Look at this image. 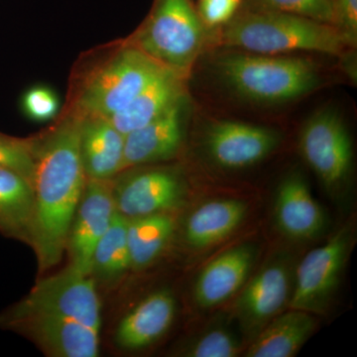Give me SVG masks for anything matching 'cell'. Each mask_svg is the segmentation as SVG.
Segmentation results:
<instances>
[{
    "instance_id": "6da1fadb",
    "label": "cell",
    "mask_w": 357,
    "mask_h": 357,
    "mask_svg": "<svg viewBox=\"0 0 357 357\" xmlns=\"http://www.w3.org/2000/svg\"><path fill=\"white\" fill-rule=\"evenodd\" d=\"M82 121L81 114L68 117L42 141H37L32 181L31 248L41 272L62 260L70 225L88 178L81 156Z\"/></svg>"
},
{
    "instance_id": "7a4b0ae2",
    "label": "cell",
    "mask_w": 357,
    "mask_h": 357,
    "mask_svg": "<svg viewBox=\"0 0 357 357\" xmlns=\"http://www.w3.org/2000/svg\"><path fill=\"white\" fill-rule=\"evenodd\" d=\"M218 42L229 48L265 55L303 51L342 56L356 46L335 25L294 14L244 8L223 26Z\"/></svg>"
},
{
    "instance_id": "3957f363",
    "label": "cell",
    "mask_w": 357,
    "mask_h": 357,
    "mask_svg": "<svg viewBox=\"0 0 357 357\" xmlns=\"http://www.w3.org/2000/svg\"><path fill=\"white\" fill-rule=\"evenodd\" d=\"M215 68L234 93L260 103L297 100L321 82L316 63L293 56L236 52L218 57Z\"/></svg>"
},
{
    "instance_id": "277c9868",
    "label": "cell",
    "mask_w": 357,
    "mask_h": 357,
    "mask_svg": "<svg viewBox=\"0 0 357 357\" xmlns=\"http://www.w3.org/2000/svg\"><path fill=\"white\" fill-rule=\"evenodd\" d=\"M206 30L191 0H155L129 44L187 79L203 52Z\"/></svg>"
},
{
    "instance_id": "5b68a950",
    "label": "cell",
    "mask_w": 357,
    "mask_h": 357,
    "mask_svg": "<svg viewBox=\"0 0 357 357\" xmlns=\"http://www.w3.org/2000/svg\"><path fill=\"white\" fill-rule=\"evenodd\" d=\"M165 69L128 44L89 79L77 100L79 114L112 116L128 107Z\"/></svg>"
},
{
    "instance_id": "8992f818",
    "label": "cell",
    "mask_w": 357,
    "mask_h": 357,
    "mask_svg": "<svg viewBox=\"0 0 357 357\" xmlns=\"http://www.w3.org/2000/svg\"><path fill=\"white\" fill-rule=\"evenodd\" d=\"M0 326L31 338L50 356L96 357L100 354V333L22 301L0 314Z\"/></svg>"
},
{
    "instance_id": "52a82bcc",
    "label": "cell",
    "mask_w": 357,
    "mask_h": 357,
    "mask_svg": "<svg viewBox=\"0 0 357 357\" xmlns=\"http://www.w3.org/2000/svg\"><path fill=\"white\" fill-rule=\"evenodd\" d=\"M354 243L352 225H344L323 245L312 249L296 272L289 306L321 314L337 292Z\"/></svg>"
},
{
    "instance_id": "ba28073f",
    "label": "cell",
    "mask_w": 357,
    "mask_h": 357,
    "mask_svg": "<svg viewBox=\"0 0 357 357\" xmlns=\"http://www.w3.org/2000/svg\"><path fill=\"white\" fill-rule=\"evenodd\" d=\"M299 146L326 191L337 196L351 176L354 150L351 135L337 110L314 112L303 126Z\"/></svg>"
},
{
    "instance_id": "9c48e42d",
    "label": "cell",
    "mask_w": 357,
    "mask_h": 357,
    "mask_svg": "<svg viewBox=\"0 0 357 357\" xmlns=\"http://www.w3.org/2000/svg\"><path fill=\"white\" fill-rule=\"evenodd\" d=\"M21 301L29 306L57 312L100 333L102 304L95 279L93 275L70 265L58 274L42 279Z\"/></svg>"
},
{
    "instance_id": "30bf717a",
    "label": "cell",
    "mask_w": 357,
    "mask_h": 357,
    "mask_svg": "<svg viewBox=\"0 0 357 357\" xmlns=\"http://www.w3.org/2000/svg\"><path fill=\"white\" fill-rule=\"evenodd\" d=\"M114 187L112 180L86 178L73 218L66 250L69 253L70 266L84 273L91 274V258L96 244L116 213Z\"/></svg>"
},
{
    "instance_id": "8fae6325",
    "label": "cell",
    "mask_w": 357,
    "mask_h": 357,
    "mask_svg": "<svg viewBox=\"0 0 357 357\" xmlns=\"http://www.w3.org/2000/svg\"><path fill=\"white\" fill-rule=\"evenodd\" d=\"M115 210L122 217H146L168 213L182 204L183 178L170 169L155 168L131 174L114 187Z\"/></svg>"
},
{
    "instance_id": "7c38bea8",
    "label": "cell",
    "mask_w": 357,
    "mask_h": 357,
    "mask_svg": "<svg viewBox=\"0 0 357 357\" xmlns=\"http://www.w3.org/2000/svg\"><path fill=\"white\" fill-rule=\"evenodd\" d=\"M280 140V134L273 128L234 121L215 122L204 135L211 158L227 169L255 165L271 154Z\"/></svg>"
},
{
    "instance_id": "4fadbf2b",
    "label": "cell",
    "mask_w": 357,
    "mask_h": 357,
    "mask_svg": "<svg viewBox=\"0 0 357 357\" xmlns=\"http://www.w3.org/2000/svg\"><path fill=\"white\" fill-rule=\"evenodd\" d=\"M293 283L289 268L275 262L263 267L239 294L236 314L244 330L257 335L290 302Z\"/></svg>"
},
{
    "instance_id": "5bb4252c",
    "label": "cell",
    "mask_w": 357,
    "mask_h": 357,
    "mask_svg": "<svg viewBox=\"0 0 357 357\" xmlns=\"http://www.w3.org/2000/svg\"><path fill=\"white\" fill-rule=\"evenodd\" d=\"M187 98L124 136L123 170L172 158L184 139Z\"/></svg>"
},
{
    "instance_id": "9a60e30c",
    "label": "cell",
    "mask_w": 357,
    "mask_h": 357,
    "mask_svg": "<svg viewBox=\"0 0 357 357\" xmlns=\"http://www.w3.org/2000/svg\"><path fill=\"white\" fill-rule=\"evenodd\" d=\"M256 248L241 244L222 253L202 270L194 289L197 304L211 309L238 292L255 265Z\"/></svg>"
},
{
    "instance_id": "2e32d148",
    "label": "cell",
    "mask_w": 357,
    "mask_h": 357,
    "mask_svg": "<svg viewBox=\"0 0 357 357\" xmlns=\"http://www.w3.org/2000/svg\"><path fill=\"white\" fill-rule=\"evenodd\" d=\"M275 220L282 234L297 241L314 238L325 229V213L301 174H290L279 185Z\"/></svg>"
},
{
    "instance_id": "e0dca14e",
    "label": "cell",
    "mask_w": 357,
    "mask_h": 357,
    "mask_svg": "<svg viewBox=\"0 0 357 357\" xmlns=\"http://www.w3.org/2000/svg\"><path fill=\"white\" fill-rule=\"evenodd\" d=\"M176 302L168 291L150 294L119 321L115 342L122 349L136 351L154 344L172 326Z\"/></svg>"
},
{
    "instance_id": "ac0fdd59",
    "label": "cell",
    "mask_w": 357,
    "mask_h": 357,
    "mask_svg": "<svg viewBox=\"0 0 357 357\" xmlns=\"http://www.w3.org/2000/svg\"><path fill=\"white\" fill-rule=\"evenodd\" d=\"M82 115L81 156L86 178L112 180L123 170L124 135L107 117Z\"/></svg>"
},
{
    "instance_id": "d6986e66",
    "label": "cell",
    "mask_w": 357,
    "mask_h": 357,
    "mask_svg": "<svg viewBox=\"0 0 357 357\" xmlns=\"http://www.w3.org/2000/svg\"><path fill=\"white\" fill-rule=\"evenodd\" d=\"M185 82L184 77L165 69L128 107L107 119L126 136L187 98Z\"/></svg>"
},
{
    "instance_id": "ffe728a7",
    "label": "cell",
    "mask_w": 357,
    "mask_h": 357,
    "mask_svg": "<svg viewBox=\"0 0 357 357\" xmlns=\"http://www.w3.org/2000/svg\"><path fill=\"white\" fill-rule=\"evenodd\" d=\"M314 314L302 310L281 312L256 335L245 356L292 357L311 337L316 328Z\"/></svg>"
},
{
    "instance_id": "44dd1931",
    "label": "cell",
    "mask_w": 357,
    "mask_h": 357,
    "mask_svg": "<svg viewBox=\"0 0 357 357\" xmlns=\"http://www.w3.org/2000/svg\"><path fill=\"white\" fill-rule=\"evenodd\" d=\"M34 192L20 173L0 166V234L31 246Z\"/></svg>"
},
{
    "instance_id": "7402d4cb",
    "label": "cell",
    "mask_w": 357,
    "mask_h": 357,
    "mask_svg": "<svg viewBox=\"0 0 357 357\" xmlns=\"http://www.w3.org/2000/svg\"><path fill=\"white\" fill-rule=\"evenodd\" d=\"M248 206L238 199H215L202 204L188 218L185 241L195 248L220 243L243 223Z\"/></svg>"
},
{
    "instance_id": "603a6c76",
    "label": "cell",
    "mask_w": 357,
    "mask_h": 357,
    "mask_svg": "<svg viewBox=\"0 0 357 357\" xmlns=\"http://www.w3.org/2000/svg\"><path fill=\"white\" fill-rule=\"evenodd\" d=\"M175 223L169 213H156L128 220V241L132 269H144L165 250Z\"/></svg>"
},
{
    "instance_id": "cb8c5ba5",
    "label": "cell",
    "mask_w": 357,
    "mask_h": 357,
    "mask_svg": "<svg viewBox=\"0 0 357 357\" xmlns=\"http://www.w3.org/2000/svg\"><path fill=\"white\" fill-rule=\"evenodd\" d=\"M128 225V218L116 211L109 229L96 244L91 258V274L112 280L130 269Z\"/></svg>"
},
{
    "instance_id": "d4e9b609",
    "label": "cell",
    "mask_w": 357,
    "mask_h": 357,
    "mask_svg": "<svg viewBox=\"0 0 357 357\" xmlns=\"http://www.w3.org/2000/svg\"><path fill=\"white\" fill-rule=\"evenodd\" d=\"M241 8L294 14L335 25L333 0H243Z\"/></svg>"
},
{
    "instance_id": "484cf974",
    "label": "cell",
    "mask_w": 357,
    "mask_h": 357,
    "mask_svg": "<svg viewBox=\"0 0 357 357\" xmlns=\"http://www.w3.org/2000/svg\"><path fill=\"white\" fill-rule=\"evenodd\" d=\"M37 140L20 139L0 133V166L20 173L32 184Z\"/></svg>"
},
{
    "instance_id": "4316f807",
    "label": "cell",
    "mask_w": 357,
    "mask_h": 357,
    "mask_svg": "<svg viewBox=\"0 0 357 357\" xmlns=\"http://www.w3.org/2000/svg\"><path fill=\"white\" fill-rule=\"evenodd\" d=\"M241 351L238 338L229 330L208 331L190 345L185 356L191 357H234Z\"/></svg>"
},
{
    "instance_id": "83f0119b",
    "label": "cell",
    "mask_w": 357,
    "mask_h": 357,
    "mask_svg": "<svg viewBox=\"0 0 357 357\" xmlns=\"http://www.w3.org/2000/svg\"><path fill=\"white\" fill-rule=\"evenodd\" d=\"M22 107L26 115L33 121H50L57 114L58 98L51 89L36 86L26 91Z\"/></svg>"
},
{
    "instance_id": "f1b7e54d",
    "label": "cell",
    "mask_w": 357,
    "mask_h": 357,
    "mask_svg": "<svg viewBox=\"0 0 357 357\" xmlns=\"http://www.w3.org/2000/svg\"><path fill=\"white\" fill-rule=\"evenodd\" d=\"M241 7L243 0H199L197 11L208 29L227 24Z\"/></svg>"
},
{
    "instance_id": "f546056e",
    "label": "cell",
    "mask_w": 357,
    "mask_h": 357,
    "mask_svg": "<svg viewBox=\"0 0 357 357\" xmlns=\"http://www.w3.org/2000/svg\"><path fill=\"white\" fill-rule=\"evenodd\" d=\"M335 26L356 45L357 0H333Z\"/></svg>"
}]
</instances>
